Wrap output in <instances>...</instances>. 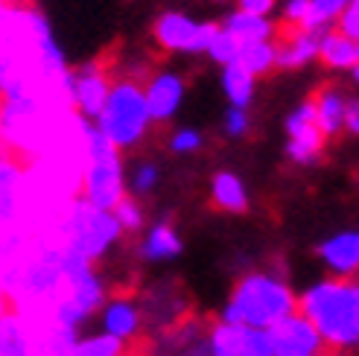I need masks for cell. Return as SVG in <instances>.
<instances>
[{
    "label": "cell",
    "mask_w": 359,
    "mask_h": 356,
    "mask_svg": "<svg viewBox=\"0 0 359 356\" xmlns=\"http://www.w3.org/2000/svg\"><path fill=\"white\" fill-rule=\"evenodd\" d=\"M298 315L318 330L327 350L359 345V280H321L298 298Z\"/></svg>",
    "instance_id": "6da1fadb"
},
{
    "label": "cell",
    "mask_w": 359,
    "mask_h": 356,
    "mask_svg": "<svg viewBox=\"0 0 359 356\" xmlns=\"http://www.w3.org/2000/svg\"><path fill=\"white\" fill-rule=\"evenodd\" d=\"M295 313L298 298L286 287V280L269 272H251L237 280V287L222 310V322L255 330H272Z\"/></svg>",
    "instance_id": "7a4b0ae2"
},
{
    "label": "cell",
    "mask_w": 359,
    "mask_h": 356,
    "mask_svg": "<svg viewBox=\"0 0 359 356\" xmlns=\"http://www.w3.org/2000/svg\"><path fill=\"white\" fill-rule=\"evenodd\" d=\"M126 196L123 152H117L91 123H82V170H79V199L100 210H114Z\"/></svg>",
    "instance_id": "3957f363"
},
{
    "label": "cell",
    "mask_w": 359,
    "mask_h": 356,
    "mask_svg": "<svg viewBox=\"0 0 359 356\" xmlns=\"http://www.w3.org/2000/svg\"><path fill=\"white\" fill-rule=\"evenodd\" d=\"M140 76H114L109 100H105L102 111L94 123V129L109 140L117 152H129L147 140L152 120L147 109V97H143Z\"/></svg>",
    "instance_id": "277c9868"
},
{
    "label": "cell",
    "mask_w": 359,
    "mask_h": 356,
    "mask_svg": "<svg viewBox=\"0 0 359 356\" xmlns=\"http://www.w3.org/2000/svg\"><path fill=\"white\" fill-rule=\"evenodd\" d=\"M53 234H56V240L70 254H76L94 266L117 245L123 231L111 210H100L76 196V199H70L65 205L62 217L53 225Z\"/></svg>",
    "instance_id": "5b68a950"
},
{
    "label": "cell",
    "mask_w": 359,
    "mask_h": 356,
    "mask_svg": "<svg viewBox=\"0 0 359 356\" xmlns=\"http://www.w3.org/2000/svg\"><path fill=\"white\" fill-rule=\"evenodd\" d=\"M219 32V24L196 21L184 12H161L152 24V39L164 53H208L213 39Z\"/></svg>",
    "instance_id": "8992f818"
},
{
    "label": "cell",
    "mask_w": 359,
    "mask_h": 356,
    "mask_svg": "<svg viewBox=\"0 0 359 356\" xmlns=\"http://www.w3.org/2000/svg\"><path fill=\"white\" fill-rule=\"evenodd\" d=\"M114 76L105 70L100 62H85L70 70L67 76V105L76 120L82 123H97L105 100H109Z\"/></svg>",
    "instance_id": "52a82bcc"
},
{
    "label": "cell",
    "mask_w": 359,
    "mask_h": 356,
    "mask_svg": "<svg viewBox=\"0 0 359 356\" xmlns=\"http://www.w3.org/2000/svg\"><path fill=\"white\" fill-rule=\"evenodd\" d=\"M210 353L213 356H272L269 330H255L228 322H210Z\"/></svg>",
    "instance_id": "ba28073f"
},
{
    "label": "cell",
    "mask_w": 359,
    "mask_h": 356,
    "mask_svg": "<svg viewBox=\"0 0 359 356\" xmlns=\"http://www.w3.org/2000/svg\"><path fill=\"white\" fill-rule=\"evenodd\" d=\"M272 336V356H327V345L321 342L318 330L304 315H290L269 330Z\"/></svg>",
    "instance_id": "9c48e42d"
},
{
    "label": "cell",
    "mask_w": 359,
    "mask_h": 356,
    "mask_svg": "<svg viewBox=\"0 0 359 356\" xmlns=\"http://www.w3.org/2000/svg\"><path fill=\"white\" fill-rule=\"evenodd\" d=\"M286 132H290V144H286V155L295 164H313L325 149V132L316 123V109L313 102H301L298 109L286 120Z\"/></svg>",
    "instance_id": "30bf717a"
},
{
    "label": "cell",
    "mask_w": 359,
    "mask_h": 356,
    "mask_svg": "<svg viewBox=\"0 0 359 356\" xmlns=\"http://www.w3.org/2000/svg\"><path fill=\"white\" fill-rule=\"evenodd\" d=\"M140 304V315H143V327H149L152 333H161L172 324H178L182 318H187V298L178 292L170 283H158L155 289L143 292Z\"/></svg>",
    "instance_id": "8fae6325"
},
{
    "label": "cell",
    "mask_w": 359,
    "mask_h": 356,
    "mask_svg": "<svg viewBox=\"0 0 359 356\" xmlns=\"http://www.w3.org/2000/svg\"><path fill=\"white\" fill-rule=\"evenodd\" d=\"M143 97H147V109L152 126L170 123L175 111L182 109L184 100V76H178L175 70H158L147 82H143Z\"/></svg>",
    "instance_id": "7c38bea8"
},
{
    "label": "cell",
    "mask_w": 359,
    "mask_h": 356,
    "mask_svg": "<svg viewBox=\"0 0 359 356\" xmlns=\"http://www.w3.org/2000/svg\"><path fill=\"white\" fill-rule=\"evenodd\" d=\"M102 318V333L114 336V339L132 345L137 342V336L143 333V315H140V304L129 295H114L102 304L100 310Z\"/></svg>",
    "instance_id": "4fadbf2b"
},
{
    "label": "cell",
    "mask_w": 359,
    "mask_h": 356,
    "mask_svg": "<svg viewBox=\"0 0 359 356\" xmlns=\"http://www.w3.org/2000/svg\"><path fill=\"white\" fill-rule=\"evenodd\" d=\"M318 32L286 29L275 27V47H278V67H301L318 56Z\"/></svg>",
    "instance_id": "5bb4252c"
},
{
    "label": "cell",
    "mask_w": 359,
    "mask_h": 356,
    "mask_svg": "<svg viewBox=\"0 0 359 356\" xmlns=\"http://www.w3.org/2000/svg\"><path fill=\"white\" fill-rule=\"evenodd\" d=\"M182 237L172 222H155L147 234H143L140 245H137V254L147 260V263H164V260H175L182 254Z\"/></svg>",
    "instance_id": "9a60e30c"
},
{
    "label": "cell",
    "mask_w": 359,
    "mask_h": 356,
    "mask_svg": "<svg viewBox=\"0 0 359 356\" xmlns=\"http://www.w3.org/2000/svg\"><path fill=\"white\" fill-rule=\"evenodd\" d=\"M310 102L316 109V123H318V129L325 132V137L336 135L345 126V100L336 85H321L318 91H313Z\"/></svg>",
    "instance_id": "2e32d148"
},
{
    "label": "cell",
    "mask_w": 359,
    "mask_h": 356,
    "mask_svg": "<svg viewBox=\"0 0 359 356\" xmlns=\"http://www.w3.org/2000/svg\"><path fill=\"white\" fill-rule=\"evenodd\" d=\"M318 254L333 272L353 275L359 269V234H339L321 245Z\"/></svg>",
    "instance_id": "e0dca14e"
},
{
    "label": "cell",
    "mask_w": 359,
    "mask_h": 356,
    "mask_svg": "<svg viewBox=\"0 0 359 356\" xmlns=\"http://www.w3.org/2000/svg\"><path fill=\"white\" fill-rule=\"evenodd\" d=\"M210 199L225 213H243L248 207V193L240 175L234 172H217L210 182Z\"/></svg>",
    "instance_id": "ac0fdd59"
},
{
    "label": "cell",
    "mask_w": 359,
    "mask_h": 356,
    "mask_svg": "<svg viewBox=\"0 0 359 356\" xmlns=\"http://www.w3.org/2000/svg\"><path fill=\"white\" fill-rule=\"evenodd\" d=\"M222 29L228 35H234L237 44H257V41H272L275 39V24L269 18H255V15H245V12H234L222 24Z\"/></svg>",
    "instance_id": "d6986e66"
},
{
    "label": "cell",
    "mask_w": 359,
    "mask_h": 356,
    "mask_svg": "<svg viewBox=\"0 0 359 356\" xmlns=\"http://www.w3.org/2000/svg\"><path fill=\"white\" fill-rule=\"evenodd\" d=\"M237 67H243L248 76H263L269 74L272 67H278V47H275V39L272 41H257V44H243L237 59H234Z\"/></svg>",
    "instance_id": "ffe728a7"
},
{
    "label": "cell",
    "mask_w": 359,
    "mask_h": 356,
    "mask_svg": "<svg viewBox=\"0 0 359 356\" xmlns=\"http://www.w3.org/2000/svg\"><path fill=\"white\" fill-rule=\"evenodd\" d=\"M356 47H359L356 41H351L348 35L333 29L318 41V56L327 67H356V62H359Z\"/></svg>",
    "instance_id": "44dd1931"
},
{
    "label": "cell",
    "mask_w": 359,
    "mask_h": 356,
    "mask_svg": "<svg viewBox=\"0 0 359 356\" xmlns=\"http://www.w3.org/2000/svg\"><path fill=\"white\" fill-rule=\"evenodd\" d=\"M222 91L231 102V109H245L251 97H255V76H248L237 64H228L222 67Z\"/></svg>",
    "instance_id": "7402d4cb"
},
{
    "label": "cell",
    "mask_w": 359,
    "mask_h": 356,
    "mask_svg": "<svg viewBox=\"0 0 359 356\" xmlns=\"http://www.w3.org/2000/svg\"><path fill=\"white\" fill-rule=\"evenodd\" d=\"M0 356H29V336L15 313L0 318Z\"/></svg>",
    "instance_id": "603a6c76"
},
{
    "label": "cell",
    "mask_w": 359,
    "mask_h": 356,
    "mask_svg": "<svg viewBox=\"0 0 359 356\" xmlns=\"http://www.w3.org/2000/svg\"><path fill=\"white\" fill-rule=\"evenodd\" d=\"M70 356H132V348L114 339V336H105V333H97V336H85L74 345V353Z\"/></svg>",
    "instance_id": "cb8c5ba5"
},
{
    "label": "cell",
    "mask_w": 359,
    "mask_h": 356,
    "mask_svg": "<svg viewBox=\"0 0 359 356\" xmlns=\"http://www.w3.org/2000/svg\"><path fill=\"white\" fill-rule=\"evenodd\" d=\"M111 213H114V219H117V225H120L123 234H137V231L147 225L143 207H140V202L135 199V196H126V199H123Z\"/></svg>",
    "instance_id": "d4e9b609"
},
{
    "label": "cell",
    "mask_w": 359,
    "mask_h": 356,
    "mask_svg": "<svg viewBox=\"0 0 359 356\" xmlns=\"http://www.w3.org/2000/svg\"><path fill=\"white\" fill-rule=\"evenodd\" d=\"M158 178H161V170L152 161H140L132 170L129 182H126V187H129V196H135V199H140V196H149L158 187Z\"/></svg>",
    "instance_id": "484cf974"
},
{
    "label": "cell",
    "mask_w": 359,
    "mask_h": 356,
    "mask_svg": "<svg viewBox=\"0 0 359 356\" xmlns=\"http://www.w3.org/2000/svg\"><path fill=\"white\" fill-rule=\"evenodd\" d=\"M237 53H240V44H237V39H234V35H228V32L219 27L217 39H213V44H210V50H208V56H210L213 62H217V64L228 67V64H234Z\"/></svg>",
    "instance_id": "4316f807"
},
{
    "label": "cell",
    "mask_w": 359,
    "mask_h": 356,
    "mask_svg": "<svg viewBox=\"0 0 359 356\" xmlns=\"http://www.w3.org/2000/svg\"><path fill=\"white\" fill-rule=\"evenodd\" d=\"M351 0H313V29L318 32L325 24L342 18V12L348 9Z\"/></svg>",
    "instance_id": "83f0119b"
},
{
    "label": "cell",
    "mask_w": 359,
    "mask_h": 356,
    "mask_svg": "<svg viewBox=\"0 0 359 356\" xmlns=\"http://www.w3.org/2000/svg\"><path fill=\"white\" fill-rule=\"evenodd\" d=\"M202 135L196 132V129H178V132H172L170 135V152H175V155H190V152H199L202 149Z\"/></svg>",
    "instance_id": "f1b7e54d"
},
{
    "label": "cell",
    "mask_w": 359,
    "mask_h": 356,
    "mask_svg": "<svg viewBox=\"0 0 359 356\" xmlns=\"http://www.w3.org/2000/svg\"><path fill=\"white\" fill-rule=\"evenodd\" d=\"M339 32L359 44V0H351L348 9L342 12V18H339Z\"/></svg>",
    "instance_id": "f546056e"
},
{
    "label": "cell",
    "mask_w": 359,
    "mask_h": 356,
    "mask_svg": "<svg viewBox=\"0 0 359 356\" xmlns=\"http://www.w3.org/2000/svg\"><path fill=\"white\" fill-rule=\"evenodd\" d=\"M225 132L231 137H243L248 132V114L245 109H231L228 117H225Z\"/></svg>",
    "instance_id": "4dcf8cb0"
},
{
    "label": "cell",
    "mask_w": 359,
    "mask_h": 356,
    "mask_svg": "<svg viewBox=\"0 0 359 356\" xmlns=\"http://www.w3.org/2000/svg\"><path fill=\"white\" fill-rule=\"evenodd\" d=\"M275 9V0H240V9L245 15H255V18H269V12Z\"/></svg>",
    "instance_id": "1f68e13d"
},
{
    "label": "cell",
    "mask_w": 359,
    "mask_h": 356,
    "mask_svg": "<svg viewBox=\"0 0 359 356\" xmlns=\"http://www.w3.org/2000/svg\"><path fill=\"white\" fill-rule=\"evenodd\" d=\"M345 129L359 135V100L345 102Z\"/></svg>",
    "instance_id": "d6a6232c"
},
{
    "label": "cell",
    "mask_w": 359,
    "mask_h": 356,
    "mask_svg": "<svg viewBox=\"0 0 359 356\" xmlns=\"http://www.w3.org/2000/svg\"><path fill=\"white\" fill-rule=\"evenodd\" d=\"M9 313H12V301H9V295L4 289H0V318L9 315Z\"/></svg>",
    "instance_id": "836d02e7"
},
{
    "label": "cell",
    "mask_w": 359,
    "mask_h": 356,
    "mask_svg": "<svg viewBox=\"0 0 359 356\" xmlns=\"http://www.w3.org/2000/svg\"><path fill=\"white\" fill-rule=\"evenodd\" d=\"M15 4H21V0H0V6H15Z\"/></svg>",
    "instance_id": "e575fe53"
},
{
    "label": "cell",
    "mask_w": 359,
    "mask_h": 356,
    "mask_svg": "<svg viewBox=\"0 0 359 356\" xmlns=\"http://www.w3.org/2000/svg\"><path fill=\"white\" fill-rule=\"evenodd\" d=\"M353 74H356V79H359V64H356V70H353Z\"/></svg>",
    "instance_id": "d590c367"
},
{
    "label": "cell",
    "mask_w": 359,
    "mask_h": 356,
    "mask_svg": "<svg viewBox=\"0 0 359 356\" xmlns=\"http://www.w3.org/2000/svg\"><path fill=\"white\" fill-rule=\"evenodd\" d=\"M0 105H4V91H0Z\"/></svg>",
    "instance_id": "8d00e7d4"
},
{
    "label": "cell",
    "mask_w": 359,
    "mask_h": 356,
    "mask_svg": "<svg viewBox=\"0 0 359 356\" xmlns=\"http://www.w3.org/2000/svg\"><path fill=\"white\" fill-rule=\"evenodd\" d=\"M327 356H339V353H336V350H330V353H327Z\"/></svg>",
    "instance_id": "74e56055"
},
{
    "label": "cell",
    "mask_w": 359,
    "mask_h": 356,
    "mask_svg": "<svg viewBox=\"0 0 359 356\" xmlns=\"http://www.w3.org/2000/svg\"><path fill=\"white\" fill-rule=\"evenodd\" d=\"M356 59H359V47H356ZM356 64H359V62H356Z\"/></svg>",
    "instance_id": "f35d334b"
}]
</instances>
